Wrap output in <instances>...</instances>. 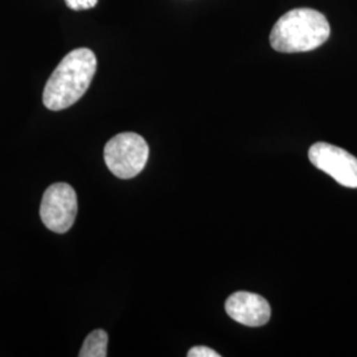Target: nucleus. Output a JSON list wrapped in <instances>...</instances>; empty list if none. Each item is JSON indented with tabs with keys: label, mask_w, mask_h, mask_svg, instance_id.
Segmentation results:
<instances>
[{
	"label": "nucleus",
	"mask_w": 357,
	"mask_h": 357,
	"mask_svg": "<svg viewBox=\"0 0 357 357\" xmlns=\"http://www.w3.org/2000/svg\"><path fill=\"white\" fill-rule=\"evenodd\" d=\"M149 144L139 134L122 132L105 146V163L116 178H135L149 160Z\"/></svg>",
	"instance_id": "7ed1b4c3"
},
{
	"label": "nucleus",
	"mask_w": 357,
	"mask_h": 357,
	"mask_svg": "<svg viewBox=\"0 0 357 357\" xmlns=\"http://www.w3.org/2000/svg\"><path fill=\"white\" fill-rule=\"evenodd\" d=\"M311 163L335 178L340 185L357 188V158L340 147L319 142L308 151Z\"/></svg>",
	"instance_id": "39448f33"
},
{
	"label": "nucleus",
	"mask_w": 357,
	"mask_h": 357,
	"mask_svg": "<svg viewBox=\"0 0 357 357\" xmlns=\"http://www.w3.org/2000/svg\"><path fill=\"white\" fill-rule=\"evenodd\" d=\"M107 342H109V336L103 330L90 332L82 344L78 356L106 357L107 356Z\"/></svg>",
	"instance_id": "0eeeda50"
},
{
	"label": "nucleus",
	"mask_w": 357,
	"mask_h": 357,
	"mask_svg": "<svg viewBox=\"0 0 357 357\" xmlns=\"http://www.w3.org/2000/svg\"><path fill=\"white\" fill-rule=\"evenodd\" d=\"M97 72V57L88 48L69 52L52 73L43 102L52 112L68 109L86 93Z\"/></svg>",
	"instance_id": "f257e3e1"
},
{
	"label": "nucleus",
	"mask_w": 357,
	"mask_h": 357,
	"mask_svg": "<svg viewBox=\"0 0 357 357\" xmlns=\"http://www.w3.org/2000/svg\"><path fill=\"white\" fill-rule=\"evenodd\" d=\"M227 314L231 319L246 327L265 326L271 317L268 301L258 294L237 291L225 303Z\"/></svg>",
	"instance_id": "423d86ee"
},
{
	"label": "nucleus",
	"mask_w": 357,
	"mask_h": 357,
	"mask_svg": "<svg viewBox=\"0 0 357 357\" xmlns=\"http://www.w3.org/2000/svg\"><path fill=\"white\" fill-rule=\"evenodd\" d=\"M330 35L331 26L323 13L312 8H295L277 20L270 32V44L281 53H301L319 48Z\"/></svg>",
	"instance_id": "f03ea898"
},
{
	"label": "nucleus",
	"mask_w": 357,
	"mask_h": 357,
	"mask_svg": "<svg viewBox=\"0 0 357 357\" xmlns=\"http://www.w3.org/2000/svg\"><path fill=\"white\" fill-rule=\"evenodd\" d=\"M77 195L66 183H54L47 188L40 205V217L48 229L64 234L75 224Z\"/></svg>",
	"instance_id": "20e7f679"
},
{
	"label": "nucleus",
	"mask_w": 357,
	"mask_h": 357,
	"mask_svg": "<svg viewBox=\"0 0 357 357\" xmlns=\"http://www.w3.org/2000/svg\"><path fill=\"white\" fill-rule=\"evenodd\" d=\"M188 357H220V355L212 348L200 345V347L191 348L188 352Z\"/></svg>",
	"instance_id": "1a4fd4ad"
},
{
	"label": "nucleus",
	"mask_w": 357,
	"mask_h": 357,
	"mask_svg": "<svg viewBox=\"0 0 357 357\" xmlns=\"http://www.w3.org/2000/svg\"><path fill=\"white\" fill-rule=\"evenodd\" d=\"M65 3L73 11H84V10L94 8L98 0H65Z\"/></svg>",
	"instance_id": "6e6552de"
}]
</instances>
